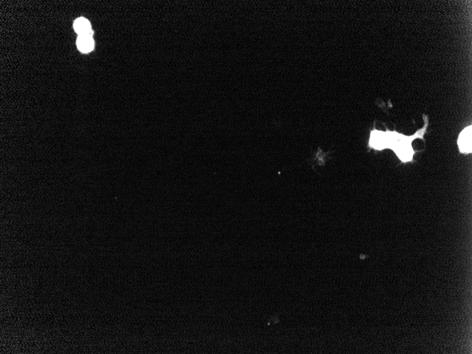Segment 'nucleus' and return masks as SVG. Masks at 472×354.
Returning a JSON list of instances; mask_svg holds the SVG:
<instances>
[{
  "instance_id": "nucleus-1",
  "label": "nucleus",
  "mask_w": 472,
  "mask_h": 354,
  "mask_svg": "<svg viewBox=\"0 0 472 354\" xmlns=\"http://www.w3.org/2000/svg\"><path fill=\"white\" fill-rule=\"evenodd\" d=\"M426 129V125L412 136H406L397 133V131L387 130L386 149H391L394 151L402 162H412L415 154V151L412 147V141L417 138L423 137Z\"/></svg>"
},
{
  "instance_id": "nucleus-2",
  "label": "nucleus",
  "mask_w": 472,
  "mask_h": 354,
  "mask_svg": "<svg viewBox=\"0 0 472 354\" xmlns=\"http://www.w3.org/2000/svg\"><path fill=\"white\" fill-rule=\"evenodd\" d=\"M472 128L471 125L464 129L457 139V145L461 153L471 154L472 151Z\"/></svg>"
},
{
  "instance_id": "nucleus-3",
  "label": "nucleus",
  "mask_w": 472,
  "mask_h": 354,
  "mask_svg": "<svg viewBox=\"0 0 472 354\" xmlns=\"http://www.w3.org/2000/svg\"><path fill=\"white\" fill-rule=\"evenodd\" d=\"M369 146L375 150L382 151L386 149V132L374 130L370 133Z\"/></svg>"
},
{
  "instance_id": "nucleus-4",
  "label": "nucleus",
  "mask_w": 472,
  "mask_h": 354,
  "mask_svg": "<svg viewBox=\"0 0 472 354\" xmlns=\"http://www.w3.org/2000/svg\"><path fill=\"white\" fill-rule=\"evenodd\" d=\"M79 50L82 53L91 52L94 48L92 34L79 35L77 42Z\"/></svg>"
},
{
  "instance_id": "nucleus-5",
  "label": "nucleus",
  "mask_w": 472,
  "mask_h": 354,
  "mask_svg": "<svg viewBox=\"0 0 472 354\" xmlns=\"http://www.w3.org/2000/svg\"><path fill=\"white\" fill-rule=\"evenodd\" d=\"M74 28L79 35L92 34L91 24L85 18H79L74 23Z\"/></svg>"
}]
</instances>
